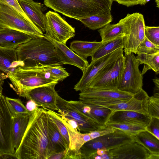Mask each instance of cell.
Instances as JSON below:
<instances>
[{
    "label": "cell",
    "instance_id": "obj_1",
    "mask_svg": "<svg viewBox=\"0 0 159 159\" xmlns=\"http://www.w3.org/2000/svg\"><path fill=\"white\" fill-rule=\"evenodd\" d=\"M48 120L45 108L38 107L30 112L24 135L14 154L17 159H48Z\"/></svg>",
    "mask_w": 159,
    "mask_h": 159
},
{
    "label": "cell",
    "instance_id": "obj_2",
    "mask_svg": "<svg viewBox=\"0 0 159 159\" xmlns=\"http://www.w3.org/2000/svg\"><path fill=\"white\" fill-rule=\"evenodd\" d=\"M16 50L20 67L23 68L63 64L53 44L44 37L32 38Z\"/></svg>",
    "mask_w": 159,
    "mask_h": 159
},
{
    "label": "cell",
    "instance_id": "obj_3",
    "mask_svg": "<svg viewBox=\"0 0 159 159\" xmlns=\"http://www.w3.org/2000/svg\"><path fill=\"white\" fill-rule=\"evenodd\" d=\"M113 0H44L54 11L78 20L111 12Z\"/></svg>",
    "mask_w": 159,
    "mask_h": 159
},
{
    "label": "cell",
    "instance_id": "obj_4",
    "mask_svg": "<svg viewBox=\"0 0 159 159\" xmlns=\"http://www.w3.org/2000/svg\"><path fill=\"white\" fill-rule=\"evenodd\" d=\"M11 87L20 96L25 98L31 90L40 86L57 84L59 81L39 67L25 69L19 67L8 75Z\"/></svg>",
    "mask_w": 159,
    "mask_h": 159
},
{
    "label": "cell",
    "instance_id": "obj_5",
    "mask_svg": "<svg viewBox=\"0 0 159 159\" xmlns=\"http://www.w3.org/2000/svg\"><path fill=\"white\" fill-rule=\"evenodd\" d=\"M134 141L132 135L120 130L92 139L80 149L82 159H89L99 150H110Z\"/></svg>",
    "mask_w": 159,
    "mask_h": 159
},
{
    "label": "cell",
    "instance_id": "obj_6",
    "mask_svg": "<svg viewBox=\"0 0 159 159\" xmlns=\"http://www.w3.org/2000/svg\"><path fill=\"white\" fill-rule=\"evenodd\" d=\"M0 28L20 31L33 39L44 37L43 33L33 22L25 19L7 5L0 3Z\"/></svg>",
    "mask_w": 159,
    "mask_h": 159
},
{
    "label": "cell",
    "instance_id": "obj_7",
    "mask_svg": "<svg viewBox=\"0 0 159 159\" xmlns=\"http://www.w3.org/2000/svg\"><path fill=\"white\" fill-rule=\"evenodd\" d=\"M133 95L117 89H102L89 87L80 92L79 99L86 105L103 106L128 100Z\"/></svg>",
    "mask_w": 159,
    "mask_h": 159
},
{
    "label": "cell",
    "instance_id": "obj_8",
    "mask_svg": "<svg viewBox=\"0 0 159 159\" xmlns=\"http://www.w3.org/2000/svg\"><path fill=\"white\" fill-rule=\"evenodd\" d=\"M123 48L94 61L90 63L83 72L79 81L75 85L74 89L80 92L89 87L93 80L107 69L117 59L123 54Z\"/></svg>",
    "mask_w": 159,
    "mask_h": 159
},
{
    "label": "cell",
    "instance_id": "obj_9",
    "mask_svg": "<svg viewBox=\"0 0 159 159\" xmlns=\"http://www.w3.org/2000/svg\"><path fill=\"white\" fill-rule=\"evenodd\" d=\"M124 57L125 68L117 89L134 94L142 89L143 75L139 70L140 64L133 53Z\"/></svg>",
    "mask_w": 159,
    "mask_h": 159
},
{
    "label": "cell",
    "instance_id": "obj_10",
    "mask_svg": "<svg viewBox=\"0 0 159 159\" xmlns=\"http://www.w3.org/2000/svg\"><path fill=\"white\" fill-rule=\"evenodd\" d=\"M45 32L44 37L66 45L67 41L75 35V28L57 13L49 11L45 14Z\"/></svg>",
    "mask_w": 159,
    "mask_h": 159
},
{
    "label": "cell",
    "instance_id": "obj_11",
    "mask_svg": "<svg viewBox=\"0 0 159 159\" xmlns=\"http://www.w3.org/2000/svg\"><path fill=\"white\" fill-rule=\"evenodd\" d=\"M125 66V57L123 55L96 77L89 87L102 89H117L122 79Z\"/></svg>",
    "mask_w": 159,
    "mask_h": 159
},
{
    "label": "cell",
    "instance_id": "obj_12",
    "mask_svg": "<svg viewBox=\"0 0 159 159\" xmlns=\"http://www.w3.org/2000/svg\"><path fill=\"white\" fill-rule=\"evenodd\" d=\"M57 104L58 113L75 120L81 133H89L106 126L98 125L58 94L57 96Z\"/></svg>",
    "mask_w": 159,
    "mask_h": 159
},
{
    "label": "cell",
    "instance_id": "obj_13",
    "mask_svg": "<svg viewBox=\"0 0 159 159\" xmlns=\"http://www.w3.org/2000/svg\"><path fill=\"white\" fill-rule=\"evenodd\" d=\"M5 97L0 95V153L14 154L11 142L13 117L7 106Z\"/></svg>",
    "mask_w": 159,
    "mask_h": 159
},
{
    "label": "cell",
    "instance_id": "obj_14",
    "mask_svg": "<svg viewBox=\"0 0 159 159\" xmlns=\"http://www.w3.org/2000/svg\"><path fill=\"white\" fill-rule=\"evenodd\" d=\"M145 26L143 15L139 12L133 13L129 34L123 37L125 56L131 53L136 54L138 47L145 37Z\"/></svg>",
    "mask_w": 159,
    "mask_h": 159
},
{
    "label": "cell",
    "instance_id": "obj_15",
    "mask_svg": "<svg viewBox=\"0 0 159 159\" xmlns=\"http://www.w3.org/2000/svg\"><path fill=\"white\" fill-rule=\"evenodd\" d=\"M56 84L46 85L33 89L26 93L25 98L34 101L38 107L58 111L57 98L58 94L55 90Z\"/></svg>",
    "mask_w": 159,
    "mask_h": 159
},
{
    "label": "cell",
    "instance_id": "obj_16",
    "mask_svg": "<svg viewBox=\"0 0 159 159\" xmlns=\"http://www.w3.org/2000/svg\"><path fill=\"white\" fill-rule=\"evenodd\" d=\"M149 97L147 93L142 89L134 94L128 100L102 107L110 109L112 112L118 111H132L149 116L147 108Z\"/></svg>",
    "mask_w": 159,
    "mask_h": 159
},
{
    "label": "cell",
    "instance_id": "obj_17",
    "mask_svg": "<svg viewBox=\"0 0 159 159\" xmlns=\"http://www.w3.org/2000/svg\"><path fill=\"white\" fill-rule=\"evenodd\" d=\"M109 152L111 159H148L150 154L145 148L134 141Z\"/></svg>",
    "mask_w": 159,
    "mask_h": 159
},
{
    "label": "cell",
    "instance_id": "obj_18",
    "mask_svg": "<svg viewBox=\"0 0 159 159\" xmlns=\"http://www.w3.org/2000/svg\"><path fill=\"white\" fill-rule=\"evenodd\" d=\"M133 13L128 14L124 18L116 24L109 23L98 31L101 37L102 41L106 42L114 39L124 37L129 34L130 23Z\"/></svg>",
    "mask_w": 159,
    "mask_h": 159
},
{
    "label": "cell",
    "instance_id": "obj_19",
    "mask_svg": "<svg viewBox=\"0 0 159 159\" xmlns=\"http://www.w3.org/2000/svg\"><path fill=\"white\" fill-rule=\"evenodd\" d=\"M62 120L67 129L70 141L68 148L64 159H81V148L84 143L92 139L89 133H81L73 129L66 121L63 120Z\"/></svg>",
    "mask_w": 159,
    "mask_h": 159
},
{
    "label": "cell",
    "instance_id": "obj_20",
    "mask_svg": "<svg viewBox=\"0 0 159 159\" xmlns=\"http://www.w3.org/2000/svg\"><path fill=\"white\" fill-rule=\"evenodd\" d=\"M69 101L79 110L102 126H106V124L112 113L107 108L98 106L86 105L80 100Z\"/></svg>",
    "mask_w": 159,
    "mask_h": 159
},
{
    "label": "cell",
    "instance_id": "obj_21",
    "mask_svg": "<svg viewBox=\"0 0 159 159\" xmlns=\"http://www.w3.org/2000/svg\"><path fill=\"white\" fill-rule=\"evenodd\" d=\"M21 8L33 23L43 33L45 32L46 17L44 5L33 0H18Z\"/></svg>",
    "mask_w": 159,
    "mask_h": 159
},
{
    "label": "cell",
    "instance_id": "obj_22",
    "mask_svg": "<svg viewBox=\"0 0 159 159\" xmlns=\"http://www.w3.org/2000/svg\"><path fill=\"white\" fill-rule=\"evenodd\" d=\"M54 45L56 51L61 58L63 64H69L77 67L83 72L89 65L85 61L75 52L63 44L49 38L44 37Z\"/></svg>",
    "mask_w": 159,
    "mask_h": 159
},
{
    "label": "cell",
    "instance_id": "obj_23",
    "mask_svg": "<svg viewBox=\"0 0 159 159\" xmlns=\"http://www.w3.org/2000/svg\"><path fill=\"white\" fill-rule=\"evenodd\" d=\"M150 117L138 112L132 111H118L112 113L107 123H127L145 127Z\"/></svg>",
    "mask_w": 159,
    "mask_h": 159
},
{
    "label": "cell",
    "instance_id": "obj_24",
    "mask_svg": "<svg viewBox=\"0 0 159 159\" xmlns=\"http://www.w3.org/2000/svg\"><path fill=\"white\" fill-rule=\"evenodd\" d=\"M32 38L24 33L11 29L0 28V46L16 49Z\"/></svg>",
    "mask_w": 159,
    "mask_h": 159
},
{
    "label": "cell",
    "instance_id": "obj_25",
    "mask_svg": "<svg viewBox=\"0 0 159 159\" xmlns=\"http://www.w3.org/2000/svg\"><path fill=\"white\" fill-rule=\"evenodd\" d=\"M48 133L49 140V158L56 153L66 150H67L68 147L65 139L48 115Z\"/></svg>",
    "mask_w": 159,
    "mask_h": 159
},
{
    "label": "cell",
    "instance_id": "obj_26",
    "mask_svg": "<svg viewBox=\"0 0 159 159\" xmlns=\"http://www.w3.org/2000/svg\"><path fill=\"white\" fill-rule=\"evenodd\" d=\"M19 67L16 49L0 46V72L8 76Z\"/></svg>",
    "mask_w": 159,
    "mask_h": 159
},
{
    "label": "cell",
    "instance_id": "obj_27",
    "mask_svg": "<svg viewBox=\"0 0 159 159\" xmlns=\"http://www.w3.org/2000/svg\"><path fill=\"white\" fill-rule=\"evenodd\" d=\"M30 113L20 114L13 117L11 142L12 147L15 150L19 148L24 135Z\"/></svg>",
    "mask_w": 159,
    "mask_h": 159
},
{
    "label": "cell",
    "instance_id": "obj_28",
    "mask_svg": "<svg viewBox=\"0 0 159 159\" xmlns=\"http://www.w3.org/2000/svg\"><path fill=\"white\" fill-rule=\"evenodd\" d=\"M103 42L85 41L75 40L71 42L70 48L77 55L85 61L91 56L95 51L103 43Z\"/></svg>",
    "mask_w": 159,
    "mask_h": 159
},
{
    "label": "cell",
    "instance_id": "obj_29",
    "mask_svg": "<svg viewBox=\"0 0 159 159\" xmlns=\"http://www.w3.org/2000/svg\"><path fill=\"white\" fill-rule=\"evenodd\" d=\"M134 141L139 143L151 154H159V139L144 130L132 135Z\"/></svg>",
    "mask_w": 159,
    "mask_h": 159
},
{
    "label": "cell",
    "instance_id": "obj_30",
    "mask_svg": "<svg viewBox=\"0 0 159 159\" xmlns=\"http://www.w3.org/2000/svg\"><path fill=\"white\" fill-rule=\"evenodd\" d=\"M121 48H124L123 37L104 42L91 56V61L97 60Z\"/></svg>",
    "mask_w": 159,
    "mask_h": 159
},
{
    "label": "cell",
    "instance_id": "obj_31",
    "mask_svg": "<svg viewBox=\"0 0 159 159\" xmlns=\"http://www.w3.org/2000/svg\"><path fill=\"white\" fill-rule=\"evenodd\" d=\"M86 27L95 30L100 29L112 21L111 12L92 16L79 20Z\"/></svg>",
    "mask_w": 159,
    "mask_h": 159
},
{
    "label": "cell",
    "instance_id": "obj_32",
    "mask_svg": "<svg viewBox=\"0 0 159 159\" xmlns=\"http://www.w3.org/2000/svg\"><path fill=\"white\" fill-rule=\"evenodd\" d=\"M136 57L140 64L144 66L141 74H144L149 70L152 69L157 74L159 73V52L149 54L140 53Z\"/></svg>",
    "mask_w": 159,
    "mask_h": 159
},
{
    "label": "cell",
    "instance_id": "obj_33",
    "mask_svg": "<svg viewBox=\"0 0 159 159\" xmlns=\"http://www.w3.org/2000/svg\"><path fill=\"white\" fill-rule=\"evenodd\" d=\"M6 102L13 117L18 115L30 113L21 100L6 97Z\"/></svg>",
    "mask_w": 159,
    "mask_h": 159
},
{
    "label": "cell",
    "instance_id": "obj_34",
    "mask_svg": "<svg viewBox=\"0 0 159 159\" xmlns=\"http://www.w3.org/2000/svg\"><path fill=\"white\" fill-rule=\"evenodd\" d=\"M45 109L47 110L48 115L52 119L57 126L59 132L65 139L68 148L70 143L68 133L61 116L58 113L54 111L48 109Z\"/></svg>",
    "mask_w": 159,
    "mask_h": 159
},
{
    "label": "cell",
    "instance_id": "obj_35",
    "mask_svg": "<svg viewBox=\"0 0 159 159\" xmlns=\"http://www.w3.org/2000/svg\"><path fill=\"white\" fill-rule=\"evenodd\" d=\"M106 125L108 127L118 129L131 135L145 130V127L142 126L127 123H107Z\"/></svg>",
    "mask_w": 159,
    "mask_h": 159
},
{
    "label": "cell",
    "instance_id": "obj_36",
    "mask_svg": "<svg viewBox=\"0 0 159 159\" xmlns=\"http://www.w3.org/2000/svg\"><path fill=\"white\" fill-rule=\"evenodd\" d=\"M54 79L59 81H62L69 76L67 72L61 65L51 66L39 67Z\"/></svg>",
    "mask_w": 159,
    "mask_h": 159
},
{
    "label": "cell",
    "instance_id": "obj_37",
    "mask_svg": "<svg viewBox=\"0 0 159 159\" xmlns=\"http://www.w3.org/2000/svg\"><path fill=\"white\" fill-rule=\"evenodd\" d=\"M159 52V45L154 44L145 37L138 47L136 54L144 53L152 54Z\"/></svg>",
    "mask_w": 159,
    "mask_h": 159
},
{
    "label": "cell",
    "instance_id": "obj_38",
    "mask_svg": "<svg viewBox=\"0 0 159 159\" xmlns=\"http://www.w3.org/2000/svg\"><path fill=\"white\" fill-rule=\"evenodd\" d=\"M147 108L149 116L159 118V93H154L149 97Z\"/></svg>",
    "mask_w": 159,
    "mask_h": 159
},
{
    "label": "cell",
    "instance_id": "obj_39",
    "mask_svg": "<svg viewBox=\"0 0 159 159\" xmlns=\"http://www.w3.org/2000/svg\"><path fill=\"white\" fill-rule=\"evenodd\" d=\"M145 37L154 44L159 45V27L145 26Z\"/></svg>",
    "mask_w": 159,
    "mask_h": 159
},
{
    "label": "cell",
    "instance_id": "obj_40",
    "mask_svg": "<svg viewBox=\"0 0 159 159\" xmlns=\"http://www.w3.org/2000/svg\"><path fill=\"white\" fill-rule=\"evenodd\" d=\"M0 3L7 5L13 9L25 19L28 21L33 22L24 11L18 0H0Z\"/></svg>",
    "mask_w": 159,
    "mask_h": 159
},
{
    "label": "cell",
    "instance_id": "obj_41",
    "mask_svg": "<svg viewBox=\"0 0 159 159\" xmlns=\"http://www.w3.org/2000/svg\"><path fill=\"white\" fill-rule=\"evenodd\" d=\"M145 130L159 139V118L150 117L149 123L145 127Z\"/></svg>",
    "mask_w": 159,
    "mask_h": 159
},
{
    "label": "cell",
    "instance_id": "obj_42",
    "mask_svg": "<svg viewBox=\"0 0 159 159\" xmlns=\"http://www.w3.org/2000/svg\"><path fill=\"white\" fill-rule=\"evenodd\" d=\"M116 129L106 126L105 127L89 133L92 139L114 132Z\"/></svg>",
    "mask_w": 159,
    "mask_h": 159
},
{
    "label": "cell",
    "instance_id": "obj_43",
    "mask_svg": "<svg viewBox=\"0 0 159 159\" xmlns=\"http://www.w3.org/2000/svg\"><path fill=\"white\" fill-rule=\"evenodd\" d=\"M150 0H113L119 4L129 7L135 5H145Z\"/></svg>",
    "mask_w": 159,
    "mask_h": 159
},
{
    "label": "cell",
    "instance_id": "obj_44",
    "mask_svg": "<svg viewBox=\"0 0 159 159\" xmlns=\"http://www.w3.org/2000/svg\"><path fill=\"white\" fill-rule=\"evenodd\" d=\"M25 107L30 112L34 111L39 107L36 103L32 100H29L26 103Z\"/></svg>",
    "mask_w": 159,
    "mask_h": 159
},
{
    "label": "cell",
    "instance_id": "obj_45",
    "mask_svg": "<svg viewBox=\"0 0 159 159\" xmlns=\"http://www.w3.org/2000/svg\"><path fill=\"white\" fill-rule=\"evenodd\" d=\"M67 151V150H66L62 152L56 153L50 157L48 159H64Z\"/></svg>",
    "mask_w": 159,
    "mask_h": 159
},
{
    "label": "cell",
    "instance_id": "obj_46",
    "mask_svg": "<svg viewBox=\"0 0 159 159\" xmlns=\"http://www.w3.org/2000/svg\"><path fill=\"white\" fill-rule=\"evenodd\" d=\"M8 77L7 75L0 72V95L2 94V86L4 83V80Z\"/></svg>",
    "mask_w": 159,
    "mask_h": 159
},
{
    "label": "cell",
    "instance_id": "obj_47",
    "mask_svg": "<svg viewBox=\"0 0 159 159\" xmlns=\"http://www.w3.org/2000/svg\"><path fill=\"white\" fill-rule=\"evenodd\" d=\"M17 159L14 154L4 153L1 154L0 159Z\"/></svg>",
    "mask_w": 159,
    "mask_h": 159
},
{
    "label": "cell",
    "instance_id": "obj_48",
    "mask_svg": "<svg viewBox=\"0 0 159 159\" xmlns=\"http://www.w3.org/2000/svg\"><path fill=\"white\" fill-rule=\"evenodd\" d=\"M148 159H159V154L150 153Z\"/></svg>",
    "mask_w": 159,
    "mask_h": 159
},
{
    "label": "cell",
    "instance_id": "obj_49",
    "mask_svg": "<svg viewBox=\"0 0 159 159\" xmlns=\"http://www.w3.org/2000/svg\"><path fill=\"white\" fill-rule=\"evenodd\" d=\"M157 4V7L159 8V0H155Z\"/></svg>",
    "mask_w": 159,
    "mask_h": 159
},
{
    "label": "cell",
    "instance_id": "obj_50",
    "mask_svg": "<svg viewBox=\"0 0 159 159\" xmlns=\"http://www.w3.org/2000/svg\"><path fill=\"white\" fill-rule=\"evenodd\" d=\"M1 154L0 153V155H1Z\"/></svg>",
    "mask_w": 159,
    "mask_h": 159
},
{
    "label": "cell",
    "instance_id": "obj_51",
    "mask_svg": "<svg viewBox=\"0 0 159 159\" xmlns=\"http://www.w3.org/2000/svg\"></svg>",
    "mask_w": 159,
    "mask_h": 159
}]
</instances>
